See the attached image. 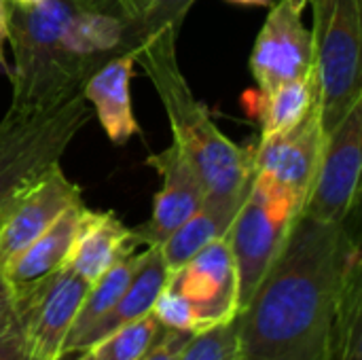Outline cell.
Returning a JSON list of instances; mask_svg holds the SVG:
<instances>
[{"label": "cell", "instance_id": "6da1fadb", "mask_svg": "<svg viewBox=\"0 0 362 360\" xmlns=\"http://www.w3.org/2000/svg\"><path fill=\"white\" fill-rule=\"evenodd\" d=\"M362 265L356 231L299 212L235 323V360H337L341 306Z\"/></svg>", "mask_w": 362, "mask_h": 360}, {"label": "cell", "instance_id": "7a4b0ae2", "mask_svg": "<svg viewBox=\"0 0 362 360\" xmlns=\"http://www.w3.org/2000/svg\"><path fill=\"white\" fill-rule=\"evenodd\" d=\"M176 38V30H163L136 53V62L155 83L172 125L174 144L197 172L206 197H244L255 176L252 153L229 140L216 127L208 108L193 95L178 66Z\"/></svg>", "mask_w": 362, "mask_h": 360}, {"label": "cell", "instance_id": "3957f363", "mask_svg": "<svg viewBox=\"0 0 362 360\" xmlns=\"http://www.w3.org/2000/svg\"><path fill=\"white\" fill-rule=\"evenodd\" d=\"M81 0H42L34 6L11 4L8 42L13 98L8 110L32 115L53 110L74 98L59 59L62 34Z\"/></svg>", "mask_w": 362, "mask_h": 360}, {"label": "cell", "instance_id": "277c9868", "mask_svg": "<svg viewBox=\"0 0 362 360\" xmlns=\"http://www.w3.org/2000/svg\"><path fill=\"white\" fill-rule=\"evenodd\" d=\"M89 117L83 95L47 112L6 110L0 121V225L23 191L62 161Z\"/></svg>", "mask_w": 362, "mask_h": 360}, {"label": "cell", "instance_id": "5b68a950", "mask_svg": "<svg viewBox=\"0 0 362 360\" xmlns=\"http://www.w3.org/2000/svg\"><path fill=\"white\" fill-rule=\"evenodd\" d=\"M312 2L314 79L322 134L362 100V0Z\"/></svg>", "mask_w": 362, "mask_h": 360}, {"label": "cell", "instance_id": "8992f818", "mask_svg": "<svg viewBox=\"0 0 362 360\" xmlns=\"http://www.w3.org/2000/svg\"><path fill=\"white\" fill-rule=\"evenodd\" d=\"M301 206L303 197L255 172L246 199L225 236L238 272V310L250 299L280 252Z\"/></svg>", "mask_w": 362, "mask_h": 360}, {"label": "cell", "instance_id": "52a82bcc", "mask_svg": "<svg viewBox=\"0 0 362 360\" xmlns=\"http://www.w3.org/2000/svg\"><path fill=\"white\" fill-rule=\"evenodd\" d=\"M362 172V100L322 138L301 214L320 223H346L358 204Z\"/></svg>", "mask_w": 362, "mask_h": 360}, {"label": "cell", "instance_id": "ba28073f", "mask_svg": "<svg viewBox=\"0 0 362 360\" xmlns=\"http://www.w3.org/2000/svg\"><path fill=\"white\" fill-rule=\"evenodd\" d=\"M165 289L185 301L193 316L195 333L233 320L238 314V272L227 240L210 242L172 269Z\"/></svg>", "mask_w": 362, "mask_h": 360}, {"label": "cell", "instance_id": "9c48e42d", "mask_svg": "<svg viewBox=\"0 0 362 360\" xmlns=\"http://www.w3.org/2000/svg\"><path fill=\"white\" fill-rule=\"evenodd\" d=\"M89 282L62 267L34 286L15 293L17 318L23 323L32 360H62V348Z\"/></svg>", "mask_w": 362, "mask_h": 360}, {"label": "cell", "instance_id": "30bf717a", "mask_svg": "<svg viewBox=\"0 0 362 360\" xmlns=\"http://www.w3.org/2000/svg\"><path fill=\"white\" fill-rule=\"evenodd\" d=\"M305 2L308 0H278L257 36L250 70L261 93H269L286 81L303 79L314 72L312 32L301 17Z\"/></svg>", "mask_w": 362, "mask_h": 360}, {"label": "cell", "instance_id": "8fae6325", "mask_svg": "<svg viewBox=\"0 0 362 360\" xmlns=\"http://www.w3.org/2000/svg\"><path fill=\"white\" fill-rule=\"evenodd\" d=\"M83 202L81 187L70 180L62 166L49 168L13 204L0 225V267L19 257L62 212Z\"/></svg>", "mask_w": 362, "mask_h": 360}, {"label": "cell", "instance_id": "7c38bea8", "mask_svg": "<svg viewBox=\"0 0 362 360\" xmlns=\"http://www.w3.org/2000/svg\"><path fill=\"white\" fill-rule=\"evenodd\" d=\"M148 166L161 176V189L155 193L151 219L132 229L144 248L161 246L206 199V189L178 144L172 142L165 151L151 155Z\"/></svg>", "mask_w": 362, "mask_h": 360}, {"label": "cell", "instance_id": "4fadbf2b", "mask_svg": "<svg viewBox=\"0 0 362 360\" xmlns=\"http://www.w3.org/2000/svg\"><path fill=\"white\" fill-rule=\"evenodd\" d=\"M318 102L288 132L261 140L252 153L255 172L263 174L305 199L322 146Z\"/></svg>", "mask_w": 362, "mask_h": 360}, {"label": "cell", "instance_id": "5bb4252c", "mask_svg": "<svg viewBox=\"0 0 362 360\" xmlns=\"http://www.w3.org/2000/svg\"><path fill=\"white\" fill-rule=\"evenodd\" d=\"M140 246L134 231L115 212H98L85 206L66 267L91 284L117 261L138 252Z\"/></svg>", "mask_w": 362, "mask_h": 360}, {"label": "cell", "instance_id": "9a60e30c", "mask_svg": "<svg viewBox=\"0 0 362 360\" xmlns=\"http://www.w3.org/2000/svg\"><path fill=\"white\" fill-rule=\"evenodd\" d=\"M134 55H117L98 68L83 85V98L98 115L106 136L115 144H125L140 132L132 110Z\"/></svg>", "mask_w": 362, "mask_h": 360}, {"label": "cell", "instance_id": "2e32d148", "mask_svg": "<svg viewBox=\"0 0 362 360\" xmlns=\"http://www.w3.org/2000/svg\"><path fill=\"white\" fill-rule=\"evenodd\" d=\"M168 276H170V269L161 257L159 246H146L140 255V263L129 284L125 286L117 303L78 339L74 354L95 346L100 339H104L108 333L117 331L119 327L151 314L159 293L163 291L168 282Z\"/></svg>", "mask_w": 362, "mask_h": 360}, {"label": "cell", "instance_id": "e0dca14e", "mask_svg": "<svg viewBox=\"0 0 362 360\" xmlns=\"http://www.w3.org/2000/svg\"><path fill=\"white\" fill-rule=\"evenodd\" d=\"M83 210H85L83 202L70 206L19 257H15L6 265L4 272L15 293L34 286L36 282H40L42 278L55 274L66 265Z\"/></svg>", "mask_w": 362, "mask_h": 360}, {"label": "cell", "instance_id": "ac0fdd59", "mask_svg": "<svg viewBox=\"0 0 362 360\" xmlns=\"http://www.w3.org/2000/svg\"><path fill=\"white\" fill-rule=\"evenodd\" d=\"M244 197L233 199H212L206 197L202 208L189 216L161 246V257L168 265V269L180 267L185 261H189L195 252H199L204 246H208L214 240H221L227 236Z\"/></svg>", "mask_w": 362, "mask_h": 360}, {"label": "cell", "instance_id": "d6986e66", "mask_svg": "<svg viewBox=\"0 0 362 360\" xmlns=\"http://www.w3.org/2000/svg\"><path fill=\"white\" fill-rule=\"evenodd\" d=\"M140 255L142 252H132L127 257H123L121 261H117L110 269H106L95 282L89 284L85 299L74 316V323L68 331V337L64 342L62 348V360L70 354H74V348L78 344V339L117 303V299L121 297V293L125 291V286L129 284L138 263H140Z\"/></svg>", "mask_w": 362, "mask_h": 360}, {"label": "cell", "instance_id": "ffe728a7", "mask_svg": "<svg viewBox=\"0 0 362 360\" xmlns=\"http://www.w3.org/2000/svg\"><path fill=\"white\" fill-rule=\"evenodd\" d=\"M316 102H318V91H316L314 72L303 79L286 81L276 89H272L269 93H263L261 140L293 129Z\"/></svg>", "mask_w": 362, "mask_h": 360}, {"label": "cell", "instance_id": "44dd1931", "mask_svg": "<svg viewBox=\"0 0 362 360\" xmlns=\"http://www.w3.org/2000/svg\"><path fill=\"white\" fill-rule=\"evenodd\" d=\"M163 331L165 327L151 312L144 318L119 327L87 350L93 352L95 360H140L159 342Z\"/></svg>", "mask_w": 362, "mask_h": 360}, {"label": "cell", "instance_id": "7402d4cb", "mask_svg": "<svg viewBox=\"0 0 362 360\" xmlns=\"http://www.w3.org/2000/svg\"><path fill=\"white\" fill-rule=\"evenodd\" d=\"M195 0H148L142 15L136 21V40L138 51L163 30H180L182 19Z\"/></svg>", "mask_w": 362, "mask_h": 360}, {"label": "cell", "instance_id": "603a6c76", "mask_svg": "<svg viewBox=\"0 0 362 360\" xmlns=\"http://www.w3.org/2000/svg\"><path fill=\"white\" fill-rule=\"evenodd\" d=\"M178 360H235V323H223L195 333Z\"/></svg>", "mask_w": 362, "mask_h": 360}, {"label": "cell", "instance_id": "cb8c5ba5", "mask_svg": "<svg viewBox=\"0 0 362 360\" xmlns=\"http://www.w3.org/2000/svg\"><path fill=\"white\" fill-rule=\"evenodd\" d=\"M0 360H32L30 342L19 318L0 335Z\"/></svg>", "mask_w": 362, "mask_h": 360}, {"label": "cell", "instance_id": "d4e9b609", "mask_svg": "<svg viewBox=\"0 0 362 360\" xmlns=\"http://www.w3.org/2000/svg\"><path fill=\"white\" fill-rule=\"evenodd\" d=\"M195 333L189 331H176V329H165L159 342L142 356L140 360H178L182 348L189 344V339Z\"/></svg>", "mask_w": 362, "mask_h": 360}, {"label": "cell", "instance_id": "484cf974", "mask_svg": "<svg viewBox=\"0 0 362 360\" xmlns=\"http://www.w3.org/2000/svg\"><path fill=\"white\" fill-rule=\"evenodd\" d=\"M15 318H17L15 289H13L6 272L0 267V335L15 323Z\"/></svg>", "mask_w": 362, "mask_h": 360}, {"label": "cell", "instance_id": "4316f807", "mask_svg": "<svg viewBox=\"0 0 362 360\" xmlns=\"http://www.w3.org/2000/svg\"><path fill=\"white\" fill-rule=\"evenodd\" d=\"M8 21H11V2L0 0V68L8 74L6 57H4V45L8 42Z\"/></svg>", "mask_w": 362, "mask_h": 360}, {"label": "cell", "instance_id": "83f0119b", "mask_svg": "<svg viewBox=\"0 0 362 360\" xmlns=\"http://www.w3.org/2000/svg\"><path fill=\"white\" fill-rule=\"evenodd\" d=\"M229 2H235V4H248V6H267L272 0H229Z\"/></svg>", "mask_w": 362, "mask_h": 360}, {"label": "cell", "instance_id": "f1b7e54d", "mask_svg": "<svg viewBox=\"0 0 362 360\" xmlns=\"http://www.w3.org/2000/svg\"><path fill=\"white\" fill-rule=\"evenodd\" d=\"M74 360H95V356H93L91 350H81V352H76Z\"/></svg>", "mask_w": 362, "mask_h": 360}, {"label": "cell", "instance_id": "f546056e", "mask_svg": "<svg viewBox=\"0 0 362 360\" xmlns=\"http://www.w3.org/2000/svg\"><path fill=\"white\" fill-rule=\"evenodd\" d=\"M11 4H19V6H34V4H38V2H42V0H8Z\"/></svg>", "mask_w": 362, "mask_h": 360}, {"label": "cell", "instance_id": "4dcf8cb0", "mask_svg": "<svg viewBox=\"0 0 362 360\" xmlns=\"http://www.w3.org/2000/svg\"><path fill=\"white\" fill-rule=\"evenodd\" d=\"M134 2H136V0H121L123 6H129V4H134Z\"/></svg>", "mask_w": 362, "mask_h": 360}]
</instances>
